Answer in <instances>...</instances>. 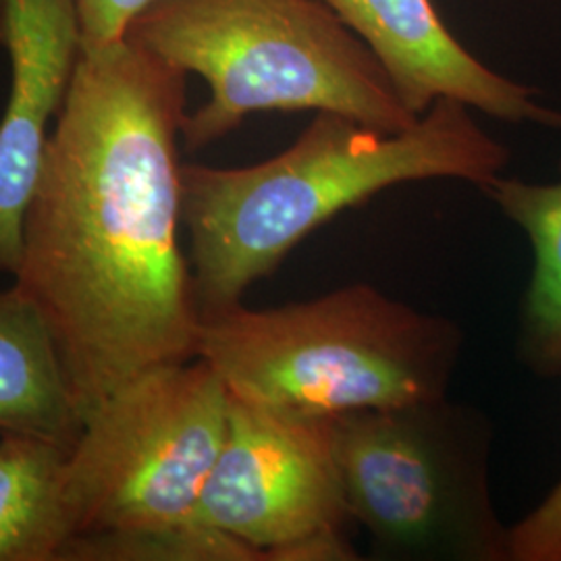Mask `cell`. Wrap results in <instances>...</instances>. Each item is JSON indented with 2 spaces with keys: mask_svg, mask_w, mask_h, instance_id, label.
I'll return each instance as SVG.
<instances>
[{
  "mask_svg": "<svg viewBox=\"0 0 561 561\" xmlns=\"http://www.w3.org/2000/svg\"><path fill=\"white\" fill-rule=\"evenodd\" d=\"M185 76L129 41L81 53L25 215L13 285L57 341L83 419L144 370L196 358L180 248Z\"/></svg>",
  "mask_w": 561,
  "mask_h": 561,
  "instance_id": "obj_1",
  "label": "cell"
},
{
  "mask_svg": "<svg viewBox=\"0 0 561 561\" xmlns=\"http://www.w3.org/2000/svg\"><path fill=\"white\" fill-rule=\"evenodd\" d=\"M81 424L80 403L41 310L18 285L0 291V437L71 449Z\"/></svg>",
  "mask_w": 561,
  "mask_h": 561,
  "instance_id": "obj_10",
  "label": "cell"
},
{
  "mask_svg": "<svg viewBox=\"0 0 561 561\" xmlns=\"http://www.w3.org/2000/svg\"><path fill=\"white\" fill-rule=\"evenodd\" d=\"M125 41L208 83V101L181 127L192 152L262 111L337 113L382 131L419 119L322 0H154Z\"/></svg>",
  "mask_w": 561,
  "mask_h": 561,
  "instance_id": "obj_4",
  "label": "cell"
},
{
  "mask_svg": "<svg viewBox=\"0 0 561 561\" xmlns=\"http://www.w3.org/2000/svg\"><path fill=\"white\" fill-rule=\"evenodd\" d=\"M331 419L229 393L221 449L194 522L264 560H354Z\"/></svg>",
  "mask_w": 561,
  "mask_h": 561,
  "instance_id": "obj_7",
  "label": "cell"
},
{
  "mask_svg": "<svg viewBox=\"0 0 561 561\" xmlns=\"http://www.w3.org/2000/svg\"><path fill=\"white\" fill-rule=\"evenodd\" d=\"M461 341L456 322L356 283L314 300L204 314L196 358L231 396L340 416L445 398Z\"/></svg>",
  "mask_w": 561,
  "mask_h": 561,
  "instance_id": "obj_3",
  "label": "cell"
},
{
  "mask_svg": "<svg viewBox=\"0 0 561 561\" xmlns=\"http://www.w3.org/2000/svg\"><path fill=\"white\" fill-rule=\"evenodd\" d=\"M245 542L196 522L157 528L76 537L60 561H261Z\"/></svg>",
  "mask_w": 561,
  "mask_h": 561,
  "instance_id": "obj_13",
  "label": "cell"
},
{
  "mask_svg": "<svg viewBox=\"0 0 561 561\" xmlns=\"http://www.w3.org/2000/svg\"><path fill=\"white\" fill-rule=\"evenodd\" d=\"M350 520L381 558L507 561L489 486V422L445 398L331 419Z\"/></svg>",
  "mask_w": 561,
  "mask_h": 561,
  "instance_id": "obj_5",
  "label": "cell"
},
{
  "mask_svg": "<svg viewBox=\"0 0 561 561\" xmlns=\"http://www.w3.org/2000/svg\"><path fill=\"white\" fill-rule=\"evenodd\" d=\"M227 408V387L202 358L144 370L106 396L62 466L71 539L194 522Z\"/></svg>",
  "mask_w": 561,
  "mask_h": 561,
  "instance_id": "obj_6",
  "label": "cell"
},
{
  "mask_svg": "<svg viewBox=\"0 0 561 561\" xmlns=\"http://www.w3.org/2000/svg\"><path fill=\"white\" fill-rule=\"evenodd\" d=\"M510 560L561 561V481L524 520L510 528Z\"/></svg>",
  "mask_w": 561,
  "mask_h": 561,
  "instance_id": "obj_14",
  "label": "cell"
},
{
  "mask_svg": "<svg viewBox=\"0 0 561 561\" xmlns=\"http://www.w3.org/2000/svg\"><path fill=\"white\" fill-rule=\"evenodd\" d=\"M322 2L366 44L414 117L435 102L456 101L493 119L561 129V111L477 59L445 27L433 0Z\"/></svg>",
  "mask_w": 561,
  "mask_h": 561,
  "instance_id": "obj_9",
  "label": "cell"
},
{
  "mask_svg": "<svg viewBox=\"0 0 561 561\" xmlns=\"http://www.w3.org/2000/svg\"><path fill=\"white\" fill-rule=\"evenodd\" d=\"M65 447L0 437V561H60L71 539L62 507Z\"/></svg>",
  "mask_w": 561,
  "mask_h": 561,
  "instance_id": "obj_12",
  "label": "cell"
},
{
  "mask_svg": "<svg viewBox=\"0 0 561 561\" xmlns=\"http://www.w3.org/2000/svg\"><path fill=\"white\" fill-rule=\"evenodd\" d=\"M533 248L522 310V358L542 375L561 373V178L549 183L500 178L484 190Z\"/></svg>",
  "mask_w": 561,
  "mask_h": 561,
  "instance_id": "obj_11",
  "label": "cell"
},
{
  "mask_svg": "<svg viewBox=\"0 0 561 561\" xmlns=\"http://www.w3.org/2000/svg\"><path fill=\"white\" fill-rule=\"evenodd\" d=\"M9 99L0 117V275L15 277L60 104L81 55L76 0H0Z\"/></svg>",
  "mask_w": 561,
  "mask_h": 561,
  "instance_id": "obj_8",
  "label": "cell"
},
{
  "mask_svg": "<svg viewBox=\"0 0 561 561\" xmlns=\"http://www.w3.org/2000/svg\"><path fill=\"white\" fill-rule=\"evenodd\" d=\"M154 0H76L81 53H94L125 41L129 25Z\"/></svg>",
  "mask_w": 561,
  "mask_h": 561,
  "instance_id": "obj_15",
  "label": "cell"
},
{
  "mask_svg": "<svg viewBox=\"0 0 561 561\" xmlns=\"http://www.w3.org/2000/svg\"><path fill=\"white\" fill-rule=\"evenodd\" d=\"M507 161V148L466 104L439 101L401 131L317 113L268 161L236 169L181 164V225L190 236L201 319L241 304L256 280L341 210L410 181H468L486 190Z\"/></svg>",
  "mask_w": 561,
  "mask_h": 561,
  "instance_id": "obj_2",
  "label": "cell"
}]
</instances>
